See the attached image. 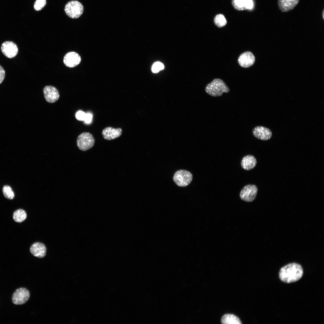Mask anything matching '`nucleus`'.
I'll list each match as a JSON object with an SVG mask.
<instances>
[{"mask_svg":"<svg viewBox=\"0 0 324 324\" xmlns=\"http://www.w3.org/2000/svg\"><path fill=\"white\" fill-rule=\"evenodd\" d=\"M303 273V269L301 265L296 263H291L280 269L279 277L283 282L290 283L299 280L302 278Z\"/></svg>","mask_w":324,"mask_h":324,"instance_id":"1","label":"nucleus"},{"mask_svg":"<svg viewBox=\"0 0 324 324\" xmlns=\"http://www.w3.org/2000/svg\"><path fill=\"white\" fill-rule=\"evenodd\" d=\"M206 92L214 97L221 96L224 93H227L230 89L225 82L220 79H215L208 84L205 88Z\"/></svg>","mask_w":324,"mask_h":324,"instance_id":"2","label":"nucleus"},{"mask_svg":"<svg viewBox=\"0 0 324 324\" xmlns=\"http://www.w3.org/2000/svg\"><path fill=\"white\" fill-rule=\"evenodd\" d=\"M64 11L67 16L73 19L79 17L82 14L84 8L82 4L77 1H71L66 4Z\"/></svg>","mask_w":324,"mask_h":324,"instance_id":"3","label":"nucleus"},{"mask_svg":"<svg viewBox=\"0 0 324 324\" xmlns=\"http://www.w3.org/2000/svg\"><path fill=\"white\" fill-rule=\"evenodd\" d=\"M95 139L90 133L84 132L80 134L76 140V143L79 149L82 151H87L94 145Z\"/></svg>","mask_w":324,"mask_h":324,"instance_id":"4","label":"nucleus"},{"mask_svg":"<svg viewBox=\"0 0 324 324\" xmlns=\"http://www.w3.org/2000/svg\"><path fill=\"white\" fill-rule=\"evenodd\" d=\"M193 178L192 174L184 170L177 171L174 174L173 180L178 186L184 187L188 186L191 182Z\"/></svg>","mask_w":324,"mask_h":324,"instance_id":"5","label":"nucleus"},{"mask_svg":"<svg viewBox=\"0 0 324 324\" xmlns=\"http://www.w3.org/2000/svg\"><path fill=\"white\" fill-rule=\"evenodd\" d=\"M258 189L254 184H248L244 186L240 193L241 199L246 202H251L255 200Z\"/></svg>","mask_w":324,"mask_h":324,"instance_id":"6","label":"nucleus"},{"mask_svg":"<svg viewBox=\"0 0 324 324\" xmlns=\"http://www.w3.org/2000/svg\"><path fill=\"white\" fill-rule=\"evenodd\" d=\"M30 296L29 291L25 288L17 289L14 293L12 296L13 303L16 305H21L26 303Z\"/></svg>","mask_w":324,"mask_h":324,"instance_id":"7","label":"nucleus"},{"mask_svg":"<svg viewBox=\"0 0 324 324\" xmlns=\"http://www.w3.org/2000/svg\"><path fill=\"white\" fill-rule=\"evenodd\" d=\"M1 50L7 57L11 58L15 57L18 52L16 44L12 41H7L2 44Z\"/></svg>","mask_w":324,"mask_h":324,"instance_id":"8","label":"nucleus"},{"mask_svg":"<svg viewBox=\"0 0 324 324\" xmlns=\"http://www.w3.org/2000/svg\"><path fill=\"white\" fill-rule=\"evenodd\" d=\"M43 93L45 98L48 103H52L56 102L59 99V93L58 89L51 86H47L43 88Z\"/></svg>","mask_w":324,"mask_h":324,"instance_id":"9","label":"nucleus"},{"mask_svg":"<svg viewBox=\"0 0 324 324\" xmlns=\"http://www.w3.org/2000/svg\"><path fill=\"white\" fill-rule=\"evenodd\" d=\"M252 132L254 136L262 140H268L272 136V133L271 130L262 126H257L254 127Z\"/></svg>","mask_w":324,"mask_h":324,"instance_id":"10","label":"nucleus"},{"mask_svg":"<svg viewBox=\"0 0 324 324\" xmlns=\"http://www.w3.org/2000/svg\"><path fill=\"white\" fill-rule=\"evenodd\" d=\"M255 61V57L250 51H246L239 56L238 62L239 65L244 68H248L252 66Z\"/></svg>","mask_w":324,"mask_h":324,"instance_id":"11","label":"nucleus"},{"mask_svg":"<svg viewBox=\"0 0 324 324\" xmlns=\"http://www.w3.org/2000/svg\"><path fill=\"white\" fill-rule=\"evenodd\" d=\"M81 61L79 55L74 52H70L67 53L63 58V62L67 67L72 68L78 65Z\"/></svg>","mask_w":324,"mask_h":324,"instance_id":"12","label":"nucleus"},{"mask_svg":"<svg viewBox=\"0 0 324 324\" xmlns=\"http://www.w3.org/2000/svg\"><path fill=\"white\" fill-rule=\"evenodd\" d=\"M102 133L104 139L107 140H111L121 136L122 133V129L121 128H115L112 127H108L103 130Z\"/></svg>","mask_w":324,"mask_h":324,"instance_id":"13","label":"nucleus"},{"mask_svg":"<svg viewBox=\"0 0 324 324\" xmlns=\"http://www.w3.org/2000/svg\"><path fill=\"white\" fill-rule=\"evenodd\" d=\"M232 4L235 9L239 11L251 10L254 7L253 0H232Z\"/></svg>","mask_w":324,"mask_h":324,"instance_id":"14","label":"nucleus"},{"mask_svg":"<svg viewBox=\"0 0 324 324\" xmlns=\"http://www.w3.org/2000/svg\"><path fill=\"white\" fill-rule=\"evenodd\" d=\"M30 249L31 253L35 257L42 258L46 255V247L42 243L36 242L34 243L31 246Z\"/></svg>","mask_w":324,"mask_h":324,"instance_id":"15","label":"nucleus"},{"mask_svg":"<svg viewBox=\"0 0 324 324\" xmlns=\"http://www.w3.org/2000/svg\"><path fill=\"white\" fill-rule=\"evenodd\" d=\"M300 0H278L279 9L283 12L289 11L293 9L298 3Z\"/></svg>","mask_w":324,"mask_h":324,"instance_id":"16","label":"nucleus"},{"mask_svg":"<svg viewBox=\"0 0 324 324\" xmlns=\"http://www.w3.org/2000/svg\"><path fill=\"white\" fill-rule=\"evenodd\" d=\"M256 163V160L254 156L251 155H248L242 158L241 164L243 169L245 170H249L254 168Z\"/></svg>","mask_w":324,"mask_h":324,"instance_id":"17","label":"nucleus"},{"mask_svg":"<svg viewBox=\"0 0 324 324\" xmlns=\"http://www.w3.org/2000/svg\"><path fill=\"white\" fill-rule=\"evenodd\" d=\"M221 322L224 324H241L242 323L239 318L236 316L230 314H226L224 315L221 320Z\"/></svg>","mask_w":324,"mask_h":324,"instance_id":"18","label":"nucleus"},{"mask_svg":"<svg viewBox=\"0 0 324 324\" xmlns=\"http://www.w3.org/2000/svg\"><path fill=\"white\" fill-rule=\"evenodd\" d=\"M26 218V213L25 211L22 209L16 210L13 213V219L17 222L21 223Z\"/></svg>","mask_w":324,"mask_h":324,"instance_id":"19","label":"nucleus"},{"mask_svg":"<svg viewBox=\"0 0 324 324\" xmlns=\"http://www.w3.org/2000/svg\"><path fill=\"white\" fill-rule=\"evenodd\" d=\"M214 22L215 25L219 28H221L225 26L227 23L224 16L221 14H219L216 15L214 18Z\"/></svg>","mask_w":324,"mask_h":324,"instance_id":"20","label":"nucleus"},{"mask_svg":"<svg viewBox=\"0 0 324 324\" xmlns=\"http://www.w3.org/2000/svg\"><path fill=\"white\" fill-rule=\"evenodd\" d=\"M2 192L4 197L8 199L12 200L14 197V194L11 187L8 185H4L2 188Z\"/></svg>","mask_w":324,"mask_h":324,"instance_id":"21","label":"nucleus"},{"mask_svg":"<svg viewBox=\"0 0 324 324\" xmlns=\"http://www.w3.org/2000/svg\"><path fill=\"white\" fill-rule=\"evenodd\" d=\"M46 4V0H36L34 4V8L36 11L42 9Z\"/></svg>","mask_w":324,"mask_h":324,"instance_id":"22","label":"nucleus"},{"mask_svg":"<svg viewBox=\"0 0 324 324\" xmlns=\"http://www.w3.org/2000/svg\"><path fill=\"white\" fill-rule=\"evenodd\" d=\"M164 68V65L162 63L160 62H157L153 64L152 70L153 72L156 73L158 72L160 70H163Z\"/></svg>","mask_w":324,"mask_h":324,"instance_id":"23","label":"nucleus"},{"mask_svg":"<svg viewBox=\"0 0 324 324\" xmlns=\"http://www.w3.org/2000/svg\"><path fill=\"white\" fill-rule=\"evenodd\" d=\"M86 113L84 112L79 110L77 111L75 115L76 118L79 121H84Z\"/></svg>","mask_w":324,"mask_h":324,"instance_id":"24","label":"nucleus"},{"mask_svg":"<svg viewBox=\"0 0 324 324\" xmlns=\"http://www.w3.org/2000/svg\"><path fill=\"white\" fill-rule=\"evenodd\" d=\"M5 76V72L2 68L0 65V84H1L4 80Z\"/></svg>","mask_w":324,"mask_h":324,"instance_id":"25","label":"nucleus"},{"mask_svg":"<svg viewBox=\"0 0 324 324\" xmlns=\"http://www.w3.org/2000/svg\"><path fill=\"white\" fill-rule=\"evenodd\" d=\"M92 118V115L90 113H86L84 121L86 123L89 124L91 122Z\"/></svg>","mask_w":324,"mask_h":324,"instance_id":"26","label":"nucleus"},{"mask_svg":"<svg viewBox=\"0 0 324 324\" xmlns=\"http://www.w3.org/2000/svg\"><path fill=\"white\" fill-rule=\"evenodd\" d=\"M324 10H323V11H322V18L323 19V20H324Z\"/></svg>","mask_w":324,"mask_h":324,"instance_id":"27","label":"nucleus"}]
</instances>
